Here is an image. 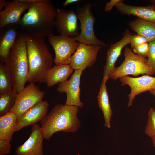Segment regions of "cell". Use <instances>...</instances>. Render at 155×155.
Here are the masks:
<instances>
[{"label":"cell","instance_id":"6da1fadb","mask_svg":"<svg viewBox=\"0 0 155 155\" xmlns=\"http://www.w3.org/2000/svg\"><path fill=\"white\" fill-rule=\"evenodd\" d=\"M28 12L17 24L26 33L40 37L48 38L53 35L57 9L51 1L39 0L31 4Z\"/></svg>","mask_w":155,"mask_h":155},{"label":"cell","instance_id":"7a4b0ae2","mask_svg":"<svg viewBox=\"0 0 155 155\" xmlns=\"http://www.w3.org/2000/svg\"><path fill=\"white\" fill-rule=\"evenodd\" d=\"M44 38L25 33L29 72L27 82L30 83H45L47 73L53 60Z\"/></svg>","mask_w":155,"mask_h":155},{"label":"cell","instance_id":"3957f363","mask_svg":"<svg viewBox=\"0 0 155 155\" xmlns=\"http://www.w3.org/2000/svg\"><path fill=\"white\" fill-rule=\"evenodd\" d=\"M79 107L58 104L40 121L44 139L49 140L55 133L74 132L80 126L77 115Z\"/></svg>","mask_w":155,"mask_h":155},{"label":"cell","instance_id":"277c9868","mask_svg":"<svg viewBox=\"0 0 155 155\" xmlns=\"http://www.w3.org/2000/svg\"><path fill=\"white\" fill-rule=\"evenodd\" d=\"M4 64L10 74L13 88L18 94L25 87L29 72L25 33L21 30Z\"/></svg>","mask_w":155,"mask_h":155},{"label":"cell","instance_id":"5b68a950","mask_svg":"<svg viewBox=\"0 0 155 155\" xmlns=\"http://www.w3.org/2000/svg\"><path fill=\"white\" fill-rule=\"evenodd\" d=\"M125 59L116 69L110 78L115 81L120 77L132 75H152L155 74L153 69L147 64L146 58L135 54L132 49L126 47L123 52Z\"/></svg>","mask_w":155,"mask_h":155},{"label":"cell","instance_id":"8992f818","mask_svg":"<svg viewBox=\"0 0 155 155\" xmlns=\"http://www.w3.org/2000/svg\"><path fill=\"white\" fill-rule=\"evenodd\" d=\"M92 6L91 3H88L77 8L76 13L80 24L81 31L79 35L74 38L80 43L105 46L106 44L99 40L94 32L95 19L91 10Z\"/></svg>","mask_w":155,"mask_h":155},{"label":"cell","instance_id":"52a82bcc","mask_svg":"<svg viewBox=\"0 0 155 155\" xmlns=\"http://www.w3.org/2000/svg\"><path fill=\"white\" fill-rule=\"evenodd\" d=\"M48 40L55 52L53 62L55 65L69 64L71 57L80 43L74 38L61 35H52Z\"/></svg>","mask_w":155,"mask_h":155},{"label":"cell","instance_id":"ba28073f","mask_svg":"<svg viewBox=\"0 0 155 155\" xmlns=\"http://www.w3.org/2000/svg\"><path fill=\"white\" fill-rule=\"evenodd\" d=\"M45 92L40 90L34 83H30L18 94L16 103L10 111L14 113L18 119L25 112L42 100Z\"/></svg>","mask_w":155,"mask_h":155},{"label":"cell","instance_id":"9c48e42d","mask_svg":"<svg viewBox=\"0 0 155 155\" xmlns=\"http://www.w3.org/2000/svg\"><path fill=\"white\" fill-rule=\"evenodd\" d=\"M102 46L80 43L71 57L69 64L74 70L84 71L96 62L99 51Z\"/></svg>","mask_w":155,"mask_h":155},{"label":"cell","instance_id":"30bf717a","mask_svg":"<svg viewBox=\"0 0 155 155\" xmlns=\"http://www.w3.org/2000/svg\"><path fill=\"white\" fill-rule=\"evenodd\" d=\"M55 27L60 35L74 38L80 34L76 13L73 10L57 9Z\"/></svg>","mask_w":155,"mask_h":155},{"label":"cell","instance_id":"8fae6325","mask_svg":"<svg viewBox=\"0 0 155 155\" xmlns=\"http://www.w3.org/2000/svg\"><path fill=\"white\" fill-rule=\"evenodd\" d=\"M83 70H75L74 73L69 80L59 83L57 91L63 93L65 92L67 99L65 104L74 106L82 108L84 104L80 100V84L81 75Z\"/></svg>","mask_w":155,"mask_h":155},{"label":"cell","instance_id":"7c38bea8","mask_svg":"<svg viewBox=\"0 0 155 155\" xmlns=\"http://www.w3.org/2000/svg\"><path fill=\"white\" fill-rule=\"evenodd\" d=\"M122 86L128 85L131 88L127 106H131L135 96L141 93L155 88V77L148 75L138 77L125 76L119 78Z\"/></svg>","mask_w":155,"mask_h":155},{"label":"cell","instance_id":"4fadbf2b","mask_svg":"<svg viewBox=\"0 0 155 155\" xmlns=\"http://www.w3.org/2000/svg\"><path fill=\"white\" fill-rule=\"evenodd\" d=\"M132 35L127 29L123 33L122 38L116 43L112 44L107 49L106 64L104 68L102 81L107 82L115 71V63L120 55L122 49L130 44Z\"/></svg>","mask_w":155,"mask_h":155},{"label":"cell","instance_id":"5bb4252c","mask_svg":"<svg viewBox=\"0 0 155 155\" xmlns=\"http://www.w3.org/2000/svg\"><path fill=\"white\" fill-rule=\"evenodd\" d=\"M43 139L41 127L37 124L33 125L28 138L17 147L16 155H44Z\"/></svg>","mask_w":155,"mask_h":155},{"label":"cell","instance_id":"9a60e30c","mask_svg":"<svg viewBox=\"0 0 155 155\" xmlns=\"http://www.w3.org/2000/svg\"><path fill=\"white\" fill-rule=\"evenodd\" d=\"M31 5L20 0L7 1L5 9L0 11V29L8 25L17 24L22 13Z\"/></svg>","mask_w":155,"mask_h":155},{"label":"cell","instance_id":"2e32d148","mask_svg":"<svg viewBox=\"0 0 155 155\" xmlns=\"http://www.w3.org/2000/svg\"><path fill=\"white\" fill-rule=\"evenodd\" d=\"M49 106L47 101L42 100L28 110L18 119L16 131L40 121L47 115Z\"/></svg>","mask_w":155,"mask_h":155},{"label":"cell","instance_id":"e0dca14e","mask_svg":"<svg viewBox=\"0 0 155 155\" xmlns=\"http://www.w3.org/2000/svg\"><path fill=\"white\" fill-rule=\"evenodd\" d=\"M0 30V61L4 63L21 30L16 24L7 25Z\"/></svg>","mask_w":155,"mask_h":155},{"label":"cell","instance_id":"ac0fdd59","mask_svg":"<svg viewBox=\"0 0 155 155\" xmlns=\"http://www.w3.org/2000/svg\"><path fill=\"white\" fill-rule=\"evenodd\" d=\"M123 0L117 4L115 7L121 14L133 15L138 18L155 24V3L146 6H136L123 3Z\"/></svg>","mask_w":155,"mask_h":155},{"label":"cell","instance_id":"d6986e66","mask_svg":"<svg viewBox=\"0 0 155 155\" xmlns=\"http://www.w3.org/2000/svg\"><path fill=\"white\" fill-rule=\"evenodd\" d=\"M74 70L69 64L55 65L48 71L46 78L47 86L49 87L67 80Z\"/></svg>","mask_w":155,"mask_h":155},{"label":"cell","instance_id":"ffe728a7","mask_svg":"<svg viewBox=\"0 0 155 155\" xmlns=\"http://www.w3.org/2000/svg\"><path fill=\"white\" fill-rule=\"evenodd\" d=\"M18 118L13 112L9 111L0 116V138L10 142L16 131Z\"/></svg>","mask_w":155,"mask_h":155},{"label":"cell","instance_id":"44dd1931","mask_svg":"<svg viewBox=\"0 0 155 155\" xmlns=\"http://www.w3.org/2000/svg\"><path fill=\"white\" fill-rule=\"evenodd\" d=\"M129 26L137 34L146 38L149 43L155 40V24L138 18L130 22Z\"/></svg>","mask_w":155,"mask_h":155},{"label":"cell","instance_id":"7402d4cb","mask_svg":"<svg viewBox=\"0 0 155 155\" xmlns=\"http://www.w3.org/2000/svg\"><path fill=\"white\" fill-rule=\"evenodd\" d=\"M106 82L105 81H102L97 97L98 106L102 111L104 115V126L108 128H110L113 111L110 104L106 86Z\"/></svg>","mask_w":155,"mask_h":155},{"label":"cell","instance_id":"603a6c76","mask_svg":"<svg viewBox=\"0 0 155 155\" xmlns=\"http://www.w3.org/2000/svg\"><path fill=\"white\" fill-rule=\"evenodd\" d=\"M18 93L13 88L10 91L0 94V116L10 111L16 103Z\"/></svg>","mask_w":155,"mask_h":155},{"label":"cell","instance_id":"cb8c5ba5","mask_svg":"<svg viewBox=\"0 0 155 155\" xmlns=\"http://www.w3.org/2000/svg\"><path fill=\"white\" fill-rule=\"evenodd\" d=\"M13 84L9 72L4 63H0V94L11 90Z\"/></svg>","mask_w":155,"mask_h":155},{"label":"cell","instance_id":"d4e9b609","mask_svg":"<svg viewBox=\"0 0 155 155\" xmlns=\"http://www.w3.org/2000/svg\"><path fill=\"white\" fill-rule=\"evenodd\" d=\"M148 121L145 130V133L151 138L155 136V109L150 108L148 112Z\"/></svg>","mask_w":155,"mask_h":155},{"label":"cell","instance_id":"484cf974","mask_svg":"<svg viewBox=\"0 0 155 155\" xmlns=\"http://www.w3.org/2000/svg\"><path fill=\"white\" fill-rule=\"evenodd\" d=\"M149 51L147 64L153 70L155 73V40L149 42Z\"/></svg>","mask_w":155,"mask_h":155},{"label":"cell","instance_id":"4316f807","mask_svg":"<svg viewBox=\"0 0 155 155\" xmlns=\"http://www.w3.org/2000/svg\"><path fill=\"white\" fill-rule=\"evenodd\" d=\"M149 44L148 42L132 48L133 52L135 54L148 57L149 51Z\"/></svg>","mask_w":155,"mask_h":155},{"label":"cell","instance_id":"83f0119b","mask_svg":"<svg viewBox=\"0 0 155 155\" xmlns=\"http://www.w3.org/2000/svg\"><path fill=\"white\" fill-rule=\"evenodd\" d=\"M147 42H148V40L145 37L135 34L131 36L130 44L132 48H133Z\"/></svg>","mask_w":155,"mask_h":155},{"label":"cell","instance_id":"f1b7e54d","mask_svg":"<svg viewBox=\"0 0 155 155\" xmlns=\"http://www.w3.org/2000/svg\"><path fill=\"white\" fill-rule=\"evenodd\" d=\"M11 150L10 142L5 139L0 138V155L8 154Z\"/></svg>","mask_w":155,"mask_h":155},{"label":"cell","instance_id":"f546056e","mask_svg":"<svg viewBox=\"0 0 155 155\" xmlns=\"http://www.w3.org/2000/svg\"><path fill=\"white\" fill-rule=\"evenodd\" d=\"M122 0H111L104 7L105 11L106 12L110 11L114 6L119 2L122 1Z\"/></svg>","mask_w":155,"mask_h":155},{"label":"cell","instance_id":"4dcf8cb0","mask_svg":"<svg viewBox=\"0 0 155 155\" xmlns=\"http://www.w3.org/2000/svg\"><path fill=\"white\" fill-rule=\"evenodd\" d=\"M80 1L79 0H66L63 4L64 6H66L69 4L76 3Z\"/></svg>","mask_w":155,"mask_h":155},{"label":"cell","instance_id":"1f68e13d","mask_svg":"<svg viewBox=\"0 0 155 155\" xmlns=\"http://www.w3.org/2000/svg\"><path fill=\"white\" fill-rule=\"evenodd\" d=\"M7 3V1L5 0H0V11L2 10V9L4 7H5Z\"/></svg>","mask_w":155,"mask_h":155},{"label":"cell","instance_id":"d6a6232c","mask_svg":"<svg viewBox=\"0 0 155 155\" xmlns=\"http://www.w3.org/2000/svg\"><path fill=\"white\" fill-rule=\"evenodd\" d=\"M21 1L32 4L36 2L39 0H20Z\"/></svg>","mask_w":155,"mask_h":155},{"label":"cell","instance_id":"836d02e7","mask_svg":"<svg viewBox=\"0 0 155 155\" xmlns=\"http://www.w3.org/2000/svg\"><path fill=\"white\" fill-rule=\"evenodd\" d=\"M151 138L153 145L155 147V136Z\"/></svg>","mask_w":155,"mask_h":155},{"label":"cell","instance_id":"e575fe53","mask_svg":"<svg viewBox=\"0 0 155 155\" xmlns=\"http://www.w3.org/2000/svg\"><path fill=\"white\" fill-rule=\"evenodd\" d=\"M149 91L150 93L155 96V90H151Z\"/></svg>","mask_w":155,"mask_h":155},{"label":"cell","instance_id":"d590c367","mask_svg":"<svg viewBox=\"0 0 155 155\" xmlns=\"http://www.w3.org/2000/svg\"><path fill=\"white\" fill-rule=\"evenodd\" d=\"M154 90H155V88Z\"/></svg>","mask_w":155,"mask_h":155}]
</instances>
